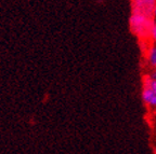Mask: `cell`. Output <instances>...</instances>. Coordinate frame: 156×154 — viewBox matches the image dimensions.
I'll list each match as a JSON object with an SVG mask.
<instances>
[{
	"mask_svg": "<svg viewBox=\"0 0 156 154\" xmlns=\"http://www.w3.org/2000/svg\"><path fill=\"white\" fill-rule=\"evenodd\" d=\"M153 25L151 16L142 13H133L130 17V28L136 36L141 38H146L151 35Z\"/></svg>",
	"mask_w": 156,
	"mask_h": 154,
	"instance_id": "1",
	"label": "cell"
},
{
	"mask_svg": "<svg viewBox=\"0 0 156 154\" xmlns=\"http://www.w3.org/2000/svg\"><path fill=\"white\" fill-rule=\"evenodd\" d=\"M156 7V0H132L133 13H142L151 16Z\"/></svg>",
	"mask_w": 156,
	"mask_h": 154,
	"instance_id": "2",
	"label": "cell"
},
{
	"mask_svg": "<svg viewBox=\"0 0 156 154\" xmlns=\"http://www.w3.org/2000/svg\"><path fill=\"white\" fill-rule=\"evenodd\" d=\"M142 97H143V100L145 102L152 105V106H156V94L150 86L144 87L143 93H142Z\"/></svg>",
	"mask_w": 156,
	"mask_h": 154,
	"instance_id": "3",
	"label": "cell"
},
{
	"mask_svg": "<svg viewBox=\"0 0 156 154\" xmlns=\"http://www.w3.org/2000/svg\"><path fill=\"white\" fill-rule=\"evenodd\" d=\"M150 62L152 65L156 66V48H153L150 51Z\"/></svg>",
	"mask_w": 156,
	"mask_h": 154,
	"instance_id": "4",
	"label": "cell"
},
{
	"mask_svg": "<svg viewBox=\"0 0 156 154\" xmlns=\"http://www.w3.org/2000/svg\"><path fill=\"white\" fill-rule=\"evenodd\" d=\"M151 37L153 38V40H154V41H156V24H154V25H153V27H152Z\"/></svg>",
	"mask_w": 156,
	"mask_h": 154,
	"instance_id": "5",
	"label": "cell"
},
{
	"mask_svg": "<svg viewBox=\"0 0 156 154\" xmlns=\"http://www.w3.org/2000/svg\"><path fill=\"white\" fill-rule=\"evenodd\" d=\"M153 77H154V79H156V71L154 72V75H153Z\"/></svg>",
	"mask_w": 156,
	"mask_h": 154,
	"instance_id": "6",
	"label": "cell"
},
{
	"mask_svg": "<svg viewBox=\"0 0 156 154\" xmlns=\"http://www.w3.org/2000/svg\"><path fill=\"white\" fill-rule=\"evenodd\" d=\"M154 14L156 15V7H155V10H154Z\"/></svg>",
	"mask_w": 156,
	"mask_h": 154,
	"instance_id": "7",
	"label": "cell"
}]
</instances>
